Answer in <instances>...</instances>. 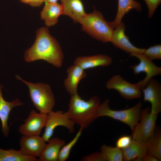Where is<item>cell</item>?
<instances>
[{
	"label": "cell",
	"instance_id": "6da1fadb",
	"mask_svg": "<svg viewBox=\"0 0 161 161\" xmlns=\"http://www.w3.org/2000/svg\"><path fill=\"white\" fill-rule=\"evenodd\" d=\"M24 58L27 62L41 60L60 68L63 65L64 55L60 45L50 34L48 29L43 27L37 30L35 42L25 51Z\"/></svg>",
	"mask_w": 161,
	"mask_h": 161
},
{
	"label": "cell",
	"instance_id": "7a4b0ae2",
	"mask_svg": "<svg viewBox=\"0 0 161 161\" xmlns=\"http://www.w3.org/2000/svg\"><path fill=\"white\" fill-rule=\"evenodd\" d=\"M100 101L99 97L96 95L85 100L78 93L71 95L67 111L69 118L83 129L87 127L98 118L97 112Z\"/></svg>",
	"mask_w": 161,
	"mask_h": 161
},
{
	"label": "cell",
	"instance_id": "3957f363",
	"mask_svg": "<svg viewBox=\"0 0 161 161\" xmlns=\"http://www.w3.org/2000/svg\"><path fill=\"white\" fill-rule=\"evenodd\" d=\"M79 23L82 30L93 38L103 43L110 42L113 29L99 11L86 13Z\"/></svg>",
	"mask_w": 161,
	"mask_h": 161
},
{
	"label": "cell",
	"instance_id": "277c9868",
	"mask_svg": "<svg viewBox=\"0 0 161 161\" xmlns=\"http://www.w3.org/2000/svg\"><path fill=\"white\" fill-rule=\"evenodd\" d=\"M16 77L28 87L32 101L40 112L47 114L52 111L55 101L54 94L49 85L42 83H34L27 82L18 75H16Z\"/></svg>",
	"mask_w": 161,
	"mask_h": 161
},
{
	"label": "cell",
	"instance_id": "5b68a950",
	"mask_svg": "<svg viewBox=\"0 0 161 161\" xmlns=\"http://www.w3.org/2000/svg\"><path fill=\"white\" fill-rule=\"evenodd\" d=\"M109 102V100L107 99L100 103L98 109V118L106 116L119 121L127 125L132 131L140 120L142 110L141 101L131 108L119 110L110 109Z\"/></svg>",
	"mask_w": 161,
	"mask_h": 161
},
{
	"label": "cell",
	"instance_id": "8992f818",
	"mask_svg": "<svg viewBox=\"0 0 161 161\" xmlns=\"http://www.w3.org/2000/svg\"><path fill=\"white\" fill-rule=\"evenodd\" d=\"M157 116V114L151 112L149 107L143 110L140 120L132 131V139L148 143L155 131Z\"/></svg>",
	"mask_w": 161,
	"mask_h": 161
},
{
	"label": "cell",
	"instance_id": "52a82bcc",
	"mask_svg": "<svg viewBox=\"0 0 161 161\" xmlns=\"http://www.w3.org/2000/svg\"><path fill=\"white\" fill-rule=\"evenodd\" d=\"M75 124V123L69 118L67 112L52 111L47 114L45 130L42 137L46 142H47L52 136L55 129L58 126L66 127L70 133H72Z\"/></svg>",
	"mask_w": 161,
	"mask_h": 161
},
{
	"label": "cell",
	"instance_id": "ba28073f",
	"mask_svg": "<svg viewBox=\"0 0 161 161\" xmlns=\"http://www.w3.org/2000/svg\"><path fill=\"white\" fill-rule=\"evenodd\" d=\"M106 86L108 89L117 91L126 100L138 99L142 95L141 89L137 83H130L119 75L112 76L107 81Z\"/></svg>",
	"mask_w": 161,
	"mask_h": 161
},
{
	"label": "cell",
	"instance_id": "9c48e42d",
	"mask_svg": "<svg viewBox=\"0 0 161 161\" xmlns=\"http://www.w3.org/2000/svg\"><path fill=\"white\" fill-rule=\"evenodd\" d=\"M130 55L137 58L140 60L138 64L130 66L134 74L137 75L142 72H145L146 74L145 78L137 83L142 90L146 86L153 77L161 75V67L156 65L152 61L148 58L143 53H132L130 54Z\"/></svg>",
	"mask_w": 161,
	"mask_h": 161
},
{
	"label": "cell",
	"instance_id": "30bf717a",
	"mask_svg": "<svg viewBox=\"0 0 161 161\" xmlns=\"http://www.w3.org/2000/svg\"><path fill=\"white\" fill-rule=\"evenodd\" d=\"M47 114L38 113L32 110L18 129L19 132L23 136H38L41 134L42 129L45 126Z\"/></svg>",
	"mask_w": 161,
	"mask_h": 161
},
{
	"label": "cell",
	"instance_id": "8fae6325",
	"mask_svg": "<svg viewBox=\"0 0 161 161\" xmlns=\"http://www.w3.org/2000/svg\"><path fill=\"white\" fill-rule=\"evenodd\" d=\"M143 100L151 105V112L157 114L161 111V85L157 80L151 79L146 86L142 90Z\"/></svg>",
	"mask_w": 161,
	"mask_h": 161
},
{
	"label": "cell",
	"instance_id": "7c38bea8",
	"mask_svg": "<svg viewBox=\"0 0 161 161\" xmlns=\"http://www.w3.org/2000/svg\"><path fill=\"white\" fill-rule=\"evenodd\" d=\"M126 26L121 22L113 30L110 42L116 47L129 53H143L145 49L134 46L125 33Z\"/></svg>",
	"mask_w": 161,
	"mask_h": 161
},
{
	"label": "cell",
	"instance_id": "4fadbf2b",
	"mask_svg": "<svg viewBox=\"0 0 161 161\" xmlns=\"http://www.w3.org/2000/svg\"><path fill=\"white\" fill-rule=\"evenodd\" d=\"M46 142L40 135H22L19 142L20 151L24 155L39 157L46 145Z\"/></svg>",
	"mask_w": 161,
	"mask_h": 161
},
{
	"label": "cell",
	"instance_id": "5bb4252c",
	"mask_svg": "<svg viewBox=\"0 0 161 161\" xmlns=\"http://www.w3.org/2000/svg\"><path fill=\"white\" fill-rule=\"evenodd\" d=\"M67 76L64 80V86L67 92L71 95L77 93V88L80 81L86 77L85 70L74 64L67 70Z\"/></svg>",
	"mask_w": 161,
	"mask_h": 161
},
{
	"label": "cell",
	"instance_id": "9a60e30c",
	"mask_svg": "<svg viewBox=\"0 0 161 161\" xmlns=\"http://www.w3.org/2000/svg\"><path fill=\"white\" fill-rule=\"evenodd\" d=\"M2 86L0 84V119L1 123V131L5 137L8 136L9 127L8 120L10 112L14 107L23 105L18 98L8 102L4 99L2 93Z\"/></svg>",
	"mask_w": 161,
	"mask_h": 161
},
{
	"label": "cell",
	"instance_id": "2e32d148",
	"mask_svg": "<svg viewBox=\"0 0 161 161\" xmlns=\"http://www.w3.org/2000/svg\"><path fill=\"white\" fill-rule=\"evenodd\" d=\"M112 63L111 58L103 54H99L89 56H82L77 57L74 60L76 64L85 70L98 66H106Z\"/></svg>",
	"mask_w": 161,
	"mask_h": 161
},
{
	"label": "cell",
	"instance_id": "e0dca14e",
	"mask_svg": "<svg viewBox=\"0 0 161 161\" xmlns=\"http://www.w3.org/2000/svg\"><path fill=\"white\" fill-rule=\"evenodd\" d=\"M147 148L148 143L132 139L128 146L121 149L123 160L142 161L143 158L147 154Z\"/></svg>",
	"mask_w": 161,
	"mask_h": 161
},
{
	"label": "cell",
	"instance_id": "ac0fdd59",
	"mask_svg": "<svg viewBox=\"0 0 161 161\" xmlns=\"http://www.w3.org/2000/svg\"><path fill=\"white\" fill-rule=\"evenodd\" d=\"M63 15L70 17L74 22L79 23L86 14L81 0H60Z\"/></svg>",
	"mask_w": 161,
	"mask_h": 161
},
{
	"label": "cell",
	"instance_id": "d6986e66",
	"mask_svg": "<svg viewBox=\"0 0 161 161\" xmlns=\"http://www.w3.org/2000/svg\"><path fill=\"white\" fill-rule=\"evenodd\" d=\"M62 15H63L62 6L57 2L46 3L40 13L41 18L47 27L56 24L59 17Z\"/></svg>",
	"mask_w": 161,
	"mask_h": 161
},
{
	"label": "cell",
	"instance_id": "ffe728a7",
	"mask_svg": "<svg viewBox=\"0 0 161 161\" xmlns=\"http://www.w3.org/2000/svg\"><path fill=\"white\" fill-rule=\"evenodd\" d=\"M47 142L48 143L39 157V161H58L60 150L65 144V141L56 137H51Z\"/></svg>",
	"mask_w": 161,
	"mask_h": 161
},
{
	"label": "cell",
	"instance_id": "44dd1931",
	"mask_svg": "<svg viewBox=\"0 0 161 161\" xmlns=\"http://www.w3.org/2000/svg\"><path fill=\"white\" fill-rule=\"evenodd\" d=\"M141 5L138 1L134 0H118V7L117 13L114 21L109 22L113 29L121 22L125 15L131 10L135 9L137 11H141Z\"/></svg>",
	"mask_w": 161,
	"mask_h": 161
},
{
	"label": "cell",
	"instance_id": "7402d4cb",
	"mask_svg": "<svg viewBox=\"0 0 161 161\" xmlns=\"http://www.w3.org/2000/svg\"><path fill=\"white\" fill-rule=\"evenodd\" d=\"M36 157L23 154L19 150H4L0 148V161H36Z\"/></svg>",
	"mask_w": 161,
	"mask_h": 161
},
{
	"label": "cell",
	"instance_id": "603a6c76",
	"mask_svg": "<svg viewBox=\"0 0 161 161\" xmlns=\"http://www.w3.org/2000/svg\"><path fill=\"white\" fill-rule=\"evenodd\" d=\"M147 154L153 155L161 160V131L159 129L155 131L148 143Z\"/></svg>",
	"mask_w": 161,
	"mask_h": 161
},
{
	"label": "cell",
	"instance_id": "cb8c5ba5",
	"mask_svg": "<svg viewBox=\"0 0 161 161\" xmlns=\"http://www.w3.org/2000/svg\"><path fill=\"white\" fill-rule=\"evenodd\" d=\"M101 152L104 155L106 161H122L123 160V153L121 149L117 147H114L106 145H102Z\"/></svg>",
	"mask_w": 161,
	"mask_h": 161
},
{
	"label": "cell",
	"instance_id": "d4e9b609",
	"mask_svg": "<svg viewBox=\"0 0 161 161\" xmlns=\"http://www.w3.org/2000/svg\"><path fill=\"white\" fill-rule=\"evenodd\" d=\"M83 130L80 128L73 139L68 144L62 146L59 152L58 161H65L68 158L71 150L80 136Z\"/></svg>",
	"mask_w": 161,
	"mask_h": 161
},
{
	"label": "cell",
	"instance_id": "484cf974",
	"mask_svg": "<svg viewBox=\"0 0 161 161\" xmlns=\"http://www.w3.org/2000/svg\"><path fill=\"white\" fill-rule=\"evenodd\" d=\"M148 58L153 60L161 59V45L151 46L145 50L143 53Z\"/></svg>",
	"mask_w": 161,
	"mask_h": 161
},
{
	"label": "cell",
	"instance_id": "4316f807",
	"mask_svg": "<svg viewBox=\"0 0 161 161\" xmlns=\"http://www.w3.org/2000/svg\"><path fill=\"white\" fill-rule=\"evenodd\" d=\"M132 139L131 136H122L117 140L116 142V147L121 149L125 148L130 145Z\"/></svg>",
	"mask_w": 161,
	"mask_h": 161
},
{
	"label": "cell",
	"instance_id": "83f0119b",
	"mask_svg": "<svg viewBox=\"0 0 161 161\" xmlns=\"http://www.w3.org/2000/svg\"><path fill=\"white\" fill-rule=\"evenodd\" d=\"M148 8V16L151 18L153 15L158 5L161 3V0H144Z\"/></svg>",
	"mask_w": 161,
	"mask_h": 161
},
{
	"label": "cell",
	"instance_id": "f1b7e54d",
	"mask_svg": "<svg viewBox=\"0 0 161 161\" xmlns=\"http://www.w3.org/2000/svg\"><path fill=\"white\" fill-rule=\"evenodd\" d=\"M81 160L84 161H106L104 155L101 152L92 153L83 157Z\"/></svg>",
	"mask_w": 161,
	"mask_h": 161
},
{
	"label": "cell",
	"instance_id": "f546056e",
	"mask_svg": "<svg viewBox=\"0 0 161 161\" xmlns=\"http://www.w3.org/2000/svg\"><path fill=\"white\" fill-rule=\"evenodd\" d=\"M45 1V0H30L29 4L34 7H39Z\"/></svg>",
	"mask_w": 161,
	"mask_h": 161
},
{
	"label": "cell",
	"instance_id": "4dcf8cb0",
	"mask_svg": "<svg viewBox=\"0 0 161 161\" xmlns=\"http://www.w3.org/2000/svg\"><path fill=\"white\" fill-rule=\"evenodd\" d=\"M143 161H159L155 157L150 154H146L143 158L142 160Z\"/></svg>",
	"mask_w": 161,
	"mask_h": 161
},
{
	"label": "cell",
	"instance_id": "1f68e13d",
	"mask_svg": "<svg viewBox=\"0 0 161 161\" xmlns=\"http://www.w3.org/2000/svg\"><path fill=\"white\" fill-rule=\"evenodd\" d=\"M58 0H45L46 3H51L57 2Z\"/></svg>",
	"mask_w": 161,
	"mask_h": 161
},
{
	"label": "cell",
	"instance_id": "d6a6232c",
	"mask_svg": "<svg viewBox=\"0 0 161 161\" xmlns=\"http://www.w3.org/2000/svg\"><path fill=\"white\" fill-rule=\"evenodd\" d=\"M20 0L23 3L27 4H29L30 2V0Z\"/></svg>",
	"mask_w": 161,
	"mask_h": 161
}]
</instances>
